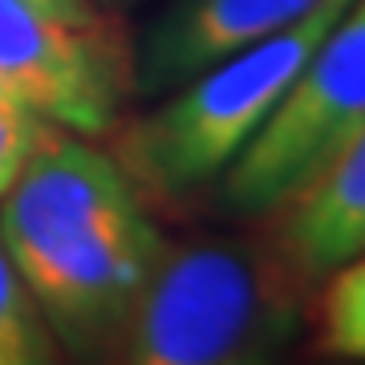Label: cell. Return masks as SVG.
<instances>
[{"label": "cell", "instance_id": "1", "mask_svg": "<svg viewBox=\"0 0 365 365\" xmlns=\"http://www.w3.org/2000/svg\"><path fill=\"white\" fill-rule=\"evenodd\" d=\"M304 325L309 276L276 244L163 240L98 357L122 365H256L284 357Z\"/></svg>", "mask_w": 365, "mask_h": 365}, {"label": "cell", "instance_id": "11", "mask_svg": "<svg viewBox=\"0 0 365 365\" xmlns=\"http://www.w3.org/2000/svg\"><path fill=\"white\" fill-rule=\"evenodd\" d=\"M49 130V122L41 114H33L29 106H21L16 98L0 93V195L16 182V175L25 170L29 155L37 150L41 134Z\"/></svg>", "mask_w": 365, "mask_h": 365}, {"label": "cell", "instance_id": "13", "mask_svg": "<svg viewBox=\"0 0 365 365\" xmlns=\"http://www.w3.org/2000/svg\"><path fill=\"white\" fill-rule=\"evenodd\" d=\"M98 4H102V9H110V4H118V0H98Z\"/></svg>", "mask_w": 365, "mask_h": 365}, {"label": "cell", "instance_id": "2", "mask_svg": "<svg viewBox=\"0 0 365 365\" xmlns=\"http://www.w3.org/2000/svg\"><path fill=\"white\" fill-rule=\"evenodd\" d=\"M353 0H317L280 33L195 73L143 118H118L110 155L143 203H182L220 179Z\"/></svg>", "mask_w": 365, "mask_h": 365}, {"label": "cell", "instance_id": "14", "mask_svg": "<svg viewBox=\"0 0 365 365\" xmlns=\"http://www.w3.org/2000/svg\"><path fill=\"white\" fill-rule=\"evenodd\" d=\"M0 93H4V90H0Z\"/></svg>", "mask_w": 365, "mask_h": 365}, {"label": "cell", "instance_id": "8", "mask_svg": "<svg viewBox=\"0 0 365 365\" xmlns=\"http://www.w3.org/2000/svg\"><path fill=\"white\" fill-rule=\"evenodd\" d=\"M272 244L309 280L365 252V126L272 211Z\"/></svg>", "mask_w": 365, "mask_h": 365}, {"label": "cell", "instance_id": "4", "mask_svg": "<svg viewBox=\"0 0 365 365\" xmlns=\"http://www.w3.org/2000/svg\"><path fill=\"white\" fill-rule=\"evenodd\" d=\"M0 90L86 138H106L134 93V53L110 16L69 25L25 0H0Z\"/></svg>", "mask_w": 365, "mask_h": 365}, {"label": "cell", "instance_id": "12", "mask_svg": "<svg viewBox=\"0 0 365 365\" xmlns=\"http://www.w3.org/2000/svg\"><path fill=\"white\" fill-rule=\"evenodd\" d=\"M25 4L57 16V21H69V25H106L110 21V13L98 0H25Z\"/></svg>", "mask_w": 365, "mask_h": 365}, {"label": "cell", "instance_id": "5", "mask_svg": "<svg viewBox=\"0 0 365 365\" xmlns=\"http://www.w3.org/2000/svg\"><path fill=\"white\" fill-rule=\"evenodd\" d=\"M143 215L150 211L118 158L86 134L49 122L25 170L0 195V240L25 276Z\"/></svg>", "mask_w": 365, "mask_h": 365}, {"label": "cell", "instance_id": "9", "mask_svg": "<svg viewBox=\"0 0 365 365\" xmlns=\"http://www.w3.org/2000/svg\"><path fill=\"white\" fill-rule=\"evenodd\" d=\"M57 357L61 345L49 333L25 276L0 240V365H49Z\"/></svg>", "mask_w": 365, "mask_h": 365}, {"label": "cell", "instance_id": "7", "mask_svg": "<svg viewBox=\"0 0 365 365\" xmlns=\"http://www.w3.org/2000/svg\"><path fill=\"white\" fill-rule=\"evenodd\" d=\"M313 4L317 0H167L134 53V93H170L300 21Z\"/></svg>", "mask_w": 365, "mask_h": 365}, {"label": "cell", "instance_id": "6", "mask_svg": "<svg viewBox=\"0 0 365 365\" xmlns=\"http://www.w3.org/2000/svg\"><path fill=\"white\" fill-rule=\"evenodd\" d=\"M163 240L167 235L155 227V220L143 215L69 256L29 268L25 284L61 353L78 357L102 353V345L138 297Z\"/></svg>", "mask_w": 365, "mask_h": 365}, {"label": "cell", "instance_id": "10", "mask_svg": "<svg viewBox=\"0 0 365 365\" xmlns=\"http://www.w3.org/2000/svg\"><path fill=\"white\" fill-rule=\"evenodd\" d=\"M317 300L321 349L345 361H365V252L337 264Z\"/></svg>", "mask_w": 365, "mask_h": 365}, {"label": "cell", "instance_id": "3", "mask_svg": "<svg viewBox=\"0 0 365 365\" xmlns=\"http://www.w3.org/2000/svg\"><path fill=\"white\" fill-rule=\"evenodd\" d=\"M357 126H365V0H353L333 21L268 122L215 179L220 207L232 215H272Z\"/></svg>", "mask_w": 365, "mask_h": 365}]
</instances>
